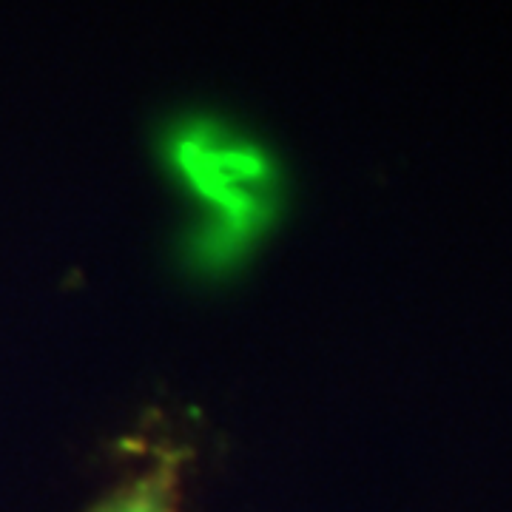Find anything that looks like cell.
Returning a JSON list of instances; mask_svg holds the SVG:
<instances>
[{"instance_id":"6da1fadb","label":"cell","mask_w":512,"mask_h":512,"mask_svg":"<svg viewBox=\"0 0 512 512\" xmlns=\"http://www.w3.org/2000/svg\"><path fill=\"white\" fill-rule=\"evenodd\" d=\"M180 168L208 200H214L231 220L248 222L256 214L254 188L262 177V163L254 151L220 146L208 137H185L177 146Z\"/></svg>"},{"instance_id":"7a4b0ae2","label":"cell","mask_w":512,"mask_h":512,"mask_svg":"<svg viewBox=\"0 0 512 512\" xmlns=\"http://www.w3.org/2000/svg\"><path fill=\"white\" fill-rule=\"evenodd\" d=\"M100 512H177V481L174 473L160 467L157 473L140 478L131 490L117 495Z\"/></svg>"}]
</instances>
